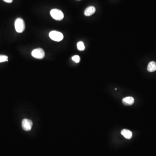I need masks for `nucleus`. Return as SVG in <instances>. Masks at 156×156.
Listing matches in <instances>:
<instances>
[{
	"label": "nucleus",
	"mask_w": 156,
	"mask_h": 156,
	"mask_svg": "<svg viewBox=\"0 0 156 156\" xmlns=\"http://www.w3.org/2000/svg\"><path fill=\"white\" fill-rule=\"evenodd\" d=\"M14 26L15 30L18 33H22L24 30L25 28L24 21L21 18H18L15 20Z\"/></svg>",
	"instance_id": "nucleus-1"
},
{
	"label": "nucleus",
	"mask_w": 156,
	"mask_h": 156,
	"mask_svg": "<svg viewBox=\"0 0 156 156\" xmlns=\"http://www.w3.org/2000/svg\"><path fill=\"white\" fill-rule=\"evenodd\" d=\"M50 15L52 18L57 20H62L64 18L63 13L59 9H52L50 11Z\"/></svg>",
	"instance_id": "nucleus-2"
},
{
	"label": "nucleus",
	"mask_w": 156,
	"mask_h": 156,
	"mask_svg": "<svg viewBox=\"0 0 156 156\" xmlns=\"http://www.w3.org/2000/svg\"><path fill=\"white\" fill-rule=\"evenodd\" d=\"M50 39L55 41L59 42L63 39V35L61 32L57 31H52L49 34Z\"/></svg>",
	"instance_id": "nucleus-3"
},
{
	"label": "nucleus",
	"mask_w": 156,
	"mask_h": 156,
	"mask_svg": "<svg viewBox=\"0 0 156 156\" xmlns=\"http://www.w3.org/2000/svg\"><path fill=\"white\" fill-rule=\"evenodd\" d=\"M31 54L35 58L42 59L45 56V52L42 49L37 48L32 51Z\"/></svg>",
	"instance_id": "nucleus-4"
},
{
	"label": "nucleus",
	"mask_w": 156,
	"mask_h": 156,
	"mask_svg": "<svg viewBox=\"0 0 156 156\" xmlns=\"http://www.w3.org/2000/svg\"><path fill=\"white\" fill-rule=\"evenodd\" d=\"M33 122L29 119H24L22 121V126L23 129L26 131H30L32 128Z\"/></svg>",
	"instance_id": "nucleus-5"
},
{
	"label": "nucleus",
	"mask_w": 156,
	"mask_h": 156,
	"mask_svg": "<svg viewBox=\"0 0 156 156\" xmlns=\"http://www.w3.org/2000/svg\"><path fill=\"white\" fill-rule=\"evenodd\" d=\"M134 102V99L132 97H126L123 98L122 103L125 105H132Z\"/></svg>",
	"instance_id": "nucleus-6"
},
{
	"label": "nucleus",
	"mask_w": 156,
	"mask_h": 156,
	"mask_svg": "<svg viewBox=\"0 0 156 156\" xmlns=\"http://www.w3.org/2000/svg\"><path fill=\"white\" fill-rule=\"evenodd\" d=\"M121 134L127 139H130L132 137V133L129 130H122L121 131Z\"/></svg>",
	"instance_id": "nucleus-7"
},
{
	"label": "nucleus",
	"mask_w": 156,
	"mask_h": 156,
	"mask_svg": "<svg viewBox=\"0 0 156 156\" xmlns=\"http://www.w3.org/2000/svg\"><path fill=\"white\" fill-rule=\"evenodd\" d=\"M96 11V9L94 6H89L86 8L84 11V14L86 16H90L93 14Z\"/></svg>",
	"instance_id": "nucleus-8"
},
{
	"label": "nucleus",
	"mask_w": 156,
	"mask_h": 156,
	"mask_svg": "<svg viewBox=\"0 0 156 156\" xmlns=\"http://www.w3.org/2000/svg\"><path fill=\"white\" fill-rule=\"evenodd\" d=\"M147 70L149 72H153L156 70V63L153 61L150 62L147 66Z\"/></svg>",
	"instance_id": "nucleus-9"
},
{
	"label": "nucleus",
	"mask_w": 156,
	"mask_h": 156,
	"mask_svg": "<svg viewBox=\"0 0 156 156\" xmlns=\"http://www.w3.org/2000/svg\"><path fill=\"white\" fill-rule=\"evenodd\" d=\"M77 46L78 49L80 51H83L85 50V45H84V43L80 41L78 43Z\"/></svg>",
	"instance_id": "nucleus-10"
},
{
	"label": "nucleus",
	"mask_w": 156,
	"mask_h": 156,
	"mask_svg": "<svg viewBox=\"0 0 156 156\" xmlns=\"http://www.w3.org/2000/svg\"><path fill=\"white\" fill-rule=\"evenodd\" d=\"M8 61V57L5 55H0V63Z\"/></svg>",
	"instance_id": "nucleus-11"
},
{
	"label": "nucleus",
	"mask_w": 156,
	"mask_h": 156,
	"mask_svg": "<svg viewBox=\"0 0 156 156\" xmlns=\"http://www.w3.org/2000/svg\"><path fill=\"white\" fill-rule=\"evenodd\" d=\"M72 59L73 61L76 62V63H79L80 62V56H78V55H75V56L72 57Z\"/></svg>",
	"instance_id": "nucleus-12"
},
{
	"label": "nucleus",
	"mask_w": 156,
	"mask_h": 156,
	"mask_svg": "<svg viewBox=\"0 0 156 156\" xmlns=\"http://www.w3.org/2000/svg\"><path fill=\"white\" fill-rule=\"evenodd\" d=\"M3 1L7 3H11L13 0H3Z\"/></svg>",
	"instance_id": "nucleus-13"
},
{
	"label": "nucleus",
	"mask_w": 156,
	"mask_h": 156,
	"mask_svg": "<svg viewBox=\"0 0 156 156\" xmlns=\"http://www.w3.org/2000/svg\"><path fill=\"white\" fill-rule=\"evenodd\" d=\"M78 1H80V0H78Z\"/></svg>",
	"instance_id": "nucleus-14"
}]
</instances>
